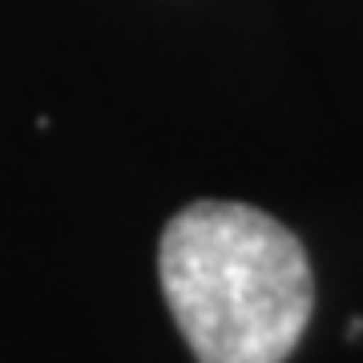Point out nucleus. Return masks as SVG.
I'll return each instance as SVG.
<instances>
[{"label": "nucleus", "mask_w": 363, "mask_h": 363, "mask_svg": "<svg viewBox=\"0 0 363 363\" xmlns=\"http://www.w3.org/2000/svg\"><path fill=\"white\" fill-rule=\"evenodd\" d=\"M169 315L198 363H283L315 307L307 250L242 202H194L162 234Z\"/></svg>", "instance_id": "1"}]
</instances>
